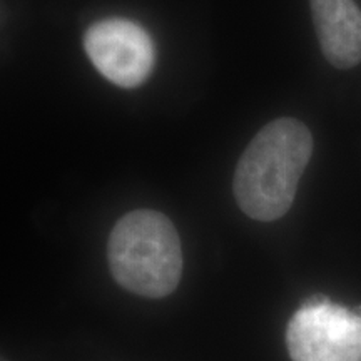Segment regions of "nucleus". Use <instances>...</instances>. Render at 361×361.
Returning a JSON list of instances; mask_svg holds the SVG:
<instances>
[{
  "instance_id": "1",
  "label": "nucleus",
  "mask_w": 361,
  "mask_h": 361,
  "mask_svg": "<svg viewBox=\"0 0 361 361\" xmlns=\"http://www.w3.org/2000/svg\"><path fill=\"white\" fill-rule=\"evenodd\" d=\"M313 154V135L301 121L279 117L247 144L234 173V196L243 213L256 221L284 216Z\"/></svg>"
},
{
  "instance_id": "2",
  "label": "nucleus",
  "mask_w": 361,
  "mask_h": 361,
  "mask_svg": "<svg viewBox=\"0 0 361 361\" xmlns=\"http://www.w3.org/2000/svg\"><path fill=\"white\" fill-rule=\"evenodd\" d=\"M107 258L116 281L144 298L171 295L183 274L178 231L164 214L151 209L133 211L117 221Z\"/></svg>"
},
{
  "instance_id": "3",
  "label": "nucleus",
  "mask_w": 361,
  "mask_h": 361,
  "mask_svg": "<svg viewBox=\"0 0 361 361\" xmlns=\"http://www.w3.org/2000/svg\"><path fill=\"white\" fill-rule=\"evenodd\" d=\"M293 361H361V313L311 298L286 329Z\"/></svg>"
},
{
  "instance_id": "4",
  "label": "nucleus",
  "mask_w": 361,
  "mask_h": 361,
  "mask_svg": "<svg viewBox=\"0 0 361 361\" xmlns=\"http://www.w3.org/2000/svg\"><path fill=\"white\" fill-rule=\"evenodd\" d=\"M84 47L96 69L119 87H139L154 69V42L133 20L114 17L96 22L84 35Z\"/></svg>"
},
{
  "instance_id": "5",
  "label": "nucleus",
  "mask_w": 361,
  "mask_h": 361,
  "mask_svg": "<svg viewBox=\"0 0 361 361\" xmlns=\"http://www.w3.org/2000/svg\"><path fill=\"white\" fill-rule=\"evenodd\" d=\"M311 16L326 61L338 69L361 62V11L353 0H310Z\"/></svg>"
}]
</instances>
